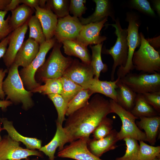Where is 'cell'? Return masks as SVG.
<instances>
[{
	"label": "cell",
	"instance_id": "11",
	"mask_svg": "<svg viewBox=\"0 0 160 160\" xmlns=\"http://www.w3.org/2000/svg\"><path fill=\"white\" fill-rule=\"evenodd\" d=\"M83 26L79 18L69 15L59 18L54 37L61 43L65 40H76Z\"/></svg>",
	"mask_w": 160,
	"mask_h": 160
},
{
	"label": "cell",
	"instance_id": "17",
	"mask_svg": "<svg viewBox=\"0 0 160 160\" xmlns=\"http://www.w3.org/2000/svg\"><path fill=\"white\" fill-rule=\"evenodd\" d=\"M35 9V15L40 22L46 41L51 39L54 37L58 17L49 8L37 6Z\"/></svg>",
	"mask_w": 160,
	"mask_h": 160
},
{
	"label": "cell",
	"instance_id": "43",
	"mask_svg": "<svg viewBox=\"0 0 160 160\" xmlns=\"http://www.w3.org/2000/svg\"><path fill=\"white\" fill-rule=\"evenodd\" d=\"M8 72V69L4 70L0 68V98L1 100H4L5 96V94L3 89V80L6 74Z\"/></svg>",
	"mask_w": 160,
	"mask_h": 160
},
{
	"label": "cell",
	"instance_id": "22",
	"mask_svg": "<svg viewBox=\"0 0 160 160\" xmlns=\"http://www.w3.org/2000/svg\"><path fill=\"white\" fill-rule=\"evenodd\" d=\"M139 121H137L136 125L140 129H143L146 138V141L152 145L156 141L160 126V116H157L151 117H142Z\"/></svg>",
	"mask_w": 160,
	"mask_h": 160
},
{
	"label": "cell",
	"instance_id": "1",
	"mask_svg": "<svg viewBox=\"0 0 160 160\" xmlns=\"http://www.w3.org/2000/svg\"><path fill=\"white\" fill-rule=\"evenodd\" d=\"M112 113L109 100L99 94L69 115L63 127L65 143L89 136L100 122Z\"/></svg>",
	"mask_w": 160,
	"mask_h": 160
},
{
	"label": "cell",
	"instance_id": "50",
	"mask_svg": "<svg viewBox=\"0 0 160 160\" xmlns=\"http://www.w3.org/2000/svg\"><path fill=\"white\" fill-rule=\"evenodd\" d=\"M1 124H0V132H1L3 130H4L3 128L2 127V128L1 127ZM2 139V138L1 137V135H0V141Z\"/></svg>",
	"mask_w": 160,
	"mask_h": 160
},
{
	"label": "cell",
	"instance_id": "27",
	"mask_svg": "<svg viewBox=\"0 0 160 160\" xmlns=\"http://www.w3.org/2000/svg\"><path fill=\"white\" fill-rule=\"evenodd\" d=\"M130 112L137 119L142 117H151L159 115L142 94H137L134 106Z\"/></svg>",
	"mask_w": 160,
	"mask_h": 160
},
{
	"label": "cell",
	"instance_id": "10",
	"mask_svg": "<svg viewBox=\"0 0 160 160\" xmlns=\"http://www.w3.org/2000/svg\"><path fill=\"white\" fill-rule=\"evenodd\" d=\"M20 144L8 135L4 136L0 141V160H21L31 156L43 157L41 152L24 148Z\"/></svg>",
	"mask_w": 160,
	"mask_h": 160
},
{
	"label": "cell",
	"instance_id": "20",
	"mask_svg": "<svg viewBox=\"0 0 160 160\" xmlns=\"http://www.w3.org/2000/svg\"><path fill=\"white\" fill-rule=\"evenodd\" d=\"M1 123L3 124V128L8 133V135L12 140L17 142L23 143L26 148L32 150H39L42 147V141L35 138L26 137L21 135L14 127L12 122L6 118L0 119Z\"/></svg>",
	"mask_w": 160,
	"mask_h": 160
},
{
	"label": "cell",
	"instance_id": "5",
	"mask_svg": "<svg viewBox=\"0 0 160 160\" xmlns=\"http://www.w3.org/2000/svg\"><path fill=\"white\" fill-rule=\"evenodd\" d=\"M115 24L110 25L115 29V33L117 37L115 44L109 49H103V53L110 55L113 59V63L111 73V81L114 80V75L118 67H124L126 63L128 55L127 29H123L118 18L115 20Z\"/></svg>",
	"mask_w": 160,
	"mask_h": 160
},
{
	"label": "cell",
	"instance_id": "35",
	"mask_svg": "<svg viewBox=\"0 0 160 160\" xmlns=\"http://www.w3.org/2000/svg\"><path fill=\"white\" fill-rule=\"evenodd\" d=\"M47 96L53 103L57 112L58 117L56 122L62 125L66 120L65 116L68 103L60 94H51Z\"/></svg>",
	"mask_w": 160,
	"mask_h": 160
},
{
	"label": "cell",
	"instance_id": "37",
	"mask_svg": "<svg viewBox=\"0 0 160 160\" xmlns=\"http://www.w3.org/2000/svg\"><path fill=\"white\" fill-rule=\"evenodd\" d=\"M113 120L106 117L102 121L92 133L93 138L99 140L108 135L113 129Z\"/></svg>",
	"mask_w": 160,
	"mask_h": 160
},
{
	"label": "cell",
	"instance_id": "6",
	"mask_svg": "<svg viewBox=\"0 0 160 160\" xmlns=\"http://www.w3.org/2000/svg\"><path fill=\"white\" fill-rule=\"evenodd\" d=\"M126 20L128 23L127 41L128 53L127 60L124 67H119L117 71L118 78H122L134 69L132 59L135 49L140 46L141 37L138 32L140 25L138 16L135 13L128 12L126 14Z\"/></svg>",
	"mask_w": 160,
	"mask_h": 160
},
{
	"label": "cell",
	"instance_id": "45",
	"mask_svg": "<svg viewBox=\"0 0 160 160\" xmlns=\"http://www.w3.org/2000/svg\"><path fill=\"white\" fill-rule=\"evenodd\" d=\"M21 3V0H11L10 2L6 6L4 11L8 12L15 9Z\"/></svg>",
	"mask_w": 160,
	"mask_h": 160
},
{
	"label": "cell",
	"instance_id": "38",
	"mask_svg": "<svg viewBox=\"0 0 160 160\" xmlns=\"http://www.w3.org/2000/svg\"><path fill=\"white\" fill-rule=\"evenodd\" d=\"M7 12L0 11V41L4 39L13 31L9 23L10 16L9 15L6 20L4 18Z\"/></svg>",
	"mask_w": 160,
	"mask_h": 160
},
{
	"label": "cell",
	"instance_id": "32",
	"mask_svg": "<svg viewBox=\"0 0 160 160\" xmlns=\"http://www.w3.org/2000/svg\"><path fill=\"white\" fill-rule=\"evenodd\" d=\"M62 86L60 95L68 103L83 88L69 79L62 76L59 78Z\"/></svg>",
	"mask_w": 160,
	"mask_h": 160
},
{
	"label": "cell",
	"instance_id": "47",
	"mask_svg": "<svg viewBox=\"0 0 160 160\" xmlns=\"http://www.w3.org/2000/svg\"><path fill=\"white\" fill-rule=\"evenodd\" d=\"M12 103L9 100H0V108L3 111L5 110L8 107L12 105Z\"/></svg>",
	"mask_w": 160,
	"mask_h": 160
},
{
	"label": "cell",
	"instance_id": "3",
	"mask_svg": "<svg viewBox=\"0 0 160 160\" xmlns=\"http://www.w3.org/2000/svg\"><path fill=\"white\" fill-rule=\"evenodd\" d=\"M140 35L141 44L138 49L134 52L132 59L134 69L149 74L160 73L159 52L150 45L142 33Z\"/></svg>",
	"mask_w": 160,
	"mask_h": 160
},
{
	"label": "cell",
	"instance_id": "36",
	"mask_svg": "<svg viewBox=\"0 0 160 160\" xmlns=\"http://www.w3.org/2000/svg\"><path fill=\"white\" fill-rule=\"evenodd\" d=\"M123 140L126 145L125 153L123 156L116 158L115 160H136L139 149L137 140L131 137H126Z\"/></svg>",
	"mask_w": 160,
	"mask_h": 160
},
{
	"label": "cell",
	"instance_id": "23",
	"mask_svg": "<svg viewBox=\"0 0 160 160\" xmlns=\"http://www.w3.org/2000/svg\"><path fill=\"white\" fill-rule=\"evenodd\" d=\"M57 129L55 134L52 140L47 144L41 147L39 150L47 156L49 160H55L56 150H62L65 144V135L62 125L56 122Z\"/></svg>",
	"mask_w": 160,
	"mask_h": 160
},
{
	"label": "cell",
	"instance_id": "7",
	"mask_svg": "<svg viewBox=\"0 0 160 160\" xmlns=\"http://www.w3.org/2000/svg\"><path fill=\"white\" fill-rule=\"evenodd\" d=\"M56 41V39L54 37L40 45L38 53L31 64L27 67L23 68L19 72L26 90L31 91L41 85L36 80L35 74L44 63L47 54L53 47Z\"/></svg>",
	"mask_w": 160,
	"mask_h": 160
},
{
	"label": "cell",
	"instance_id": "16",
	"mask_svg": "<svg viewBox=\"0 0 160 160\" xmlns=\"http://www.w3.org/2000/svg\"><path fill=\"white\" fill-rule=\"evenodd\" d=\"M117 133V131L114 129L108 135L101 139L90 138L87 142L88 149L94 155L100 158L105 153L114 150L117 147L116 143L119 141Z\"/></svg>",
	"mask_w": 160,
	"mask_h": 160
},
{
	"label": "cell",
	"instance_id": "42",
	"mask_svg": "<svg viewBox=\"0 0 160 160\" xmlns=\"http://www.w3.org/2000/svg\"><path fill=\"white\" fill-rule=\"evenodd\" d=\"M10 33L0 42V59L4 55L10 39Z\"/></svg>",
	"mask_w": 160,
	"mask_h": 160
},
{
	"label": "cell",
	"instance_id": "31",
	"mask_svg": "<svg viewBox=\"0 0 160 160\" xmlns=\"http://www.w3.org/2000/svg\"><path fill=\"white\" fill-rule=\"evenodd\" d=\"M29 28V38L34 39L40 45L46 41L40 22L35 15H32L27 22Z\"/></svg>",
	"mask_w": 160,
	"mask_h": 160
},
{
	"label": "cell",
	"instance_id": "19",
	"mask_svg": "<svg viewBox=\"0 0 160 160\" xmlns=\"http://www.w3.org/2000/svg\"><path fill=\"white\" fill-rule=\"evenodd\" d=\"M96 7L94 12L86 18H79L83 25L101 21L110 16L115 21L114 10L111 1L108 0H94Z\"/></svg>",
	"mask_w": 160,
	"mask_h": 160
},
{
	"label": "cell",
	"instance_id": "4",
	"mask_svg": "<svg viewBox=\"0 0 160 160\" xmlns=\"http://www.w3.org/2000/svg\"><path fill=\"white\" fill-rule=\"evenodd\" d=\"M62 45L56 41L49 57L37 71L39 80L61 77L72 63L73 59L63 55L60 50Z\"/></svg>",
	"mask_w": 160,
	"mask_h": 160
},
{
	"label": "cell",
	"instance_id": "39",
	"mask_svg": "<svg viewBox=\"0 0 160 160\" xmlns=\"http://www.w3.org/2000/svg\"><path fill=\"white\" fill-rule=\"evenodd\" d=\"M85 0H71L69 6V13L74 17L79 18L85 13L87 8L85 4Z\"/></svg>",
	"mask_w": 160,
	"mask_h": 160
},
{
	"label": "cell",
	"instance_id": "49",
	"mask_svg": "<svg viewBox=\"0 0 160 160\" xmlns=\"http://www.w3.org/2000/svg\"><path fill=\"white\" fill-rule=\"evenodd\" d=\"M154 8L157 12L158 15H160V1L159 0H154L153 1Z\"/></svg>",
	"mask_w": 160,
	"mask_h": 160
},
{
	"label": "cell",
	"instance_id": "29",
	"mask_svg": "<svg viewBox=\"0 0 160 160\" xmlns=\"http://www.w3.org/2000/svg\"><path fill=\"white\" fill-rule=\"evenodd\" d=\"M92 95L88 89H82L68 103L65 116L70 115L84 106Z\"/></svg>",
	"mask_w": 160,
	"mask_h": 160
},
{
	"label": "cell",
	"instance_id": "8",
	"mask_svg": "<svg viewBox=\"0 0 160 160\" xmlns=\"http://www.w3.org/2000/svg\"><path fill=\"white\" fill-rule=\"evenodd\" d=\"M109 100L112 113L116 114L122 122L121 129L117 133L119 140L126 137H131L139 141H146L145 133L140 130L135 123V120L137 118L115 101L111 99Z\"/></svg>",
	"mask_w": 160,
	"mask_h": 160
},
{
	"label": "cell",
	"instance_id": "46",
	"mask_svg": "<svg viewBox=\"0 0 160 160\" xmlns=\"http://www.w3.org/2000/svg\"><path fill=\"white\" fill-rule=\"evenodd\" d=\"M146 39L150 45L153 48H159L160 46L159 36L153 38H149Z\"/></svg>",
	"mask_w": 160,
	"mask_h": 160
},
{
	"label": "cell",
	"instance_id": "33",
	"mask_svg": "<svg viewBox=\"0 0 160 160\" xmlns=\"http://www.w3.org/2000/svg\"><path fill=\"white\" fill-rule=\"evenodd\" d=\"M70 0H47L45 8H49L59 18L68 15Z\"/></svg>",
	"mask_w": 160,
	"mask_h": 160
},
{
	"label": "cell",
	"instance_id": "25",
	"mask_svg": "<svg viewBox=\"0 0 160 160\" xmlns=\"http://www.w3.org/2000/svg\"><path fill=\"white\" fill-rule=\"evenodd\" d=\"M116 103L126 110L130 112L133 108L137 93L119 80L117 82Z\"/></svg>",
	"mask_w": 160,
	"mask_h": 160
},
{
	"label": "cell",
	"instance_id": "21",
	"mask_svg": "<svg viewBox=\"0 0 160 160\" xmlns=\"http://www.w3.org/2000/svg\"><path fill=\"white\" fill-rule=\"evenodd\" d=\"M119 79L117 78L116 80L108 81L94 78L89 83L87 89L92 95L95 93L101 94L116 102L117 83Z\"/></svg>",
	"mask_w": 160,
	"mask_h": 160
},
{
	"label": "cell",
	"instance_id": "14",
	"mask_svg": "<svg viewBox=\"0 0 160 160\" xmlns=\"http://www.w3.org/2000/svg\"><path fill=\"white\" fill-rule=\"evenodd\" d=\"M108 17L102 21L83 25L79 36L76 40L84 46L100 44L106 39L107 37L100 35V31L105 26Z\"/></svg>",
	"mask_w": 160,
	"mask_h": 160
},
{
	"label": "cell",
	"instance_id": "30",
	"mask_svg": "<svg viewBox=\"0 0 160 160\" xmlns=\"http://www.w3.org/2000/svg\"><path fill=\"white\" fill-rule=\"evenodd\" d=\"M42 81L44 83V85H41L31 92L47 95L51 94H61L62 86L59 78L47 79Z\"/></svg>",
	"mask_w": 160,
	"mask_h": 160
},
{
	"label": "cell",
	"instance_id": "26",
	"mask_svg": "<svg viewBox=\"0 0 160 160\" xmlns=\"http://www.w3.org/2000/svg\"><path fill=\"white\" fill-rule=\"evenodd\" d=\"M11 12L12 15L9 23L13 31L27 22L32 16L34 11L28 6L22 4Z\"/></svg>",
	"mask_w": 160,
	"mask_h": 160
},
{
	"label": "cell",
	"instance_id": "52",
	"mask_svg": "<svg viewBox=\"0 0 160 160\" xmlns=\"http://www.w3.org/2000/svg\"><path fill=\"white\" fill-rule=\"evenodd\" d=\"M31 160H39L37 158L33 159H32Z\"/></svg>",
	"mask_w": 160,
	"mask_h": 160
},
{
	"label": "cell",
	"instance_id": "40",
	"mask_svg": "<svg viewBox=\"0 0 160 160\" xmlns=\"http://www.w3.org/2000/svg\"><path fill=\"white\" fill-rule=\"evenodd\" d=\"M130 5L140 12L152 17H154L155 14L151 7L149 2L146 0H132L130 1Z\"/></svg>",
	"mask_w": 160,
	"mask_h": 160
},
{
	"label": "cell",
	"instance_id": "13",
	"mask_svg": "<svg viewBox=\"0 0 160 160\" xmlns=\"http://www.w3.org/2000/svg\"><path fill=\"white\" fill-rule=\"evenodd\" d=\"M90 138L83 137L70 143L58 151L57 156L76 160H103L92 154L87 146Z\"/></svg>",
	"mask_w": 160,
	"mask_h": 160
},
{
	"label": "cell",
	"instance_id": "28",
	"mask_svg": "<svg viewBox=\"0 0 160 160\" xmlns=\"http://www.w3.org/2000/svg\"><path fill=\"white\" fill-rule=\"evenodd\" d=\"M103 43L94 46H90L92 51L90 64L93 70L94 78L99 79L101 72H106L108 70L107 65L104 63L101 58Z\"/></svg>",
	"mask_w": 160,
	"mask_h": 160
},
{
	"label": "cell",
	"instance_id": "53",
	"mask_svg": "<svg viewBox=\"0 0 160 160\" xmlns=\"http://www.w3.org/2000/svg\"><path fill=\"white\" fill-rule=\"evenodd\" d=\"M24 160H30L29 158L28 157L25 159Z\"/></svg>",
	"mask_w": 160,
	"mask_h": 160
},
{
	"label": "cell",
	"instance_id": "48",
	"mask_svg": "<svg viewBox=\"0 0 160 160\" xmlns=\"http://www.w3.org/2000/svg\"><path fill=\"white\" fill-rule=\"evenodd\" d=\"M10 1L11 0H0V11H4L6 6Z\"/></svg>",
	"mask_w": 160,
	"mask_h": 160
},
{
	"label": "cell",
	"instance_id": "2",
	"mask_svg": "<svg viewBox=\"0 0 160 160\" xmlns=\"http://www.w3.org/2000/svg\"><path fill=\"white\" fill-rule=\"evenodd\" d=\"M18 66L14 63L8 69V74L3 82V89L7 95L6 100L12 103L22 104V108L27 111L34 105L32 93L25 88L20 76Z\"/></svg>",
	"mask_w": 160,
	"mask_h": 160
},
{
	"label": "cell",
	"instance_id": "51",
	"mask_svg": "<svg viewBox=\"0 0 160 160\" xmlns=\"http://www.w3.org/2000/svg\"><path fill=\"white\" fill-rule=\"evenodd\" d=\"M152 160H160V157H156L154 158Z\"/></svg>",
	"mask_w": 160,
	"mask_h": 160
},
{
	"label": "cell",
	"instance_id": "9",
	"mask_svg": "<svg viewBox=\"0 0 160 160\" xmlns=\"http://www.w3.org/2000/svg\"><path fill=\"white\" fill-rule=\"evenodd\" d=\"M119 81L137 94L160 91V73H130Z\"/></svg>",
	"mask_w": 160,
	"mask_h": 160
},
{
	"label": "cell",
	"instance_id": "41",
	"mask_svg": "<svg viewBox=\"0 0 160 160\" xmlns=\"http://www.w3.org/2000/svg\"><path fill=\"white\" fill-rule=\"evenodd\" d=\"M147 102L159 114L160 113V91L143 94Z\"/></svg>",
	"mask_w": 160,
	"mask_h": 160
},
{
	"label": "cell",
	"instance_id": "18",
	"mask_svg": "<svg viewBox=\"0 0 160 160\" xmlns=\"http://www.w3.org/2000/svg\"><path fill=\"white\" fill-rule=\"evenodd\" d=\"M40 45L34 39L28 38L24 41L17 52L14 63L25 68L28 66L37 55Z\"/></svg>",
	"mask_w": 160,
	"mask_h": 160
},
{
	"label": "cell",
	"instance_id": "12",
	"mask_svg": "<svg viewBox=\"0 0 160 160\" xmlns=\"http://www.w3.org/2000/svg\"><path fill=\"white\" fill-rule=\"evenodd\" d=\"M94 76L93 69L90 64L80 62L75 59L65 70L63 76L70 79L83 89H87Z\"/></svg>",
	"mask_w": 160,
	"mask_h": 160
},
{
	"label": "cell",
	"instance_id": "34",
	"mask_svg": "<svg viewBox=\"0 0 160 160\" xmlns=\"http://www.w3.org/2000/svg\"><path fill=\"white\" fill-rule=\"evenodd\" d=\"M139 149L136 160H152L160 157V146L149 145L143 141H139Z\"/></svg>",
	"mask_w": 160,
	"mask_h": 160
},
{
	"label": "cell",
	"instance_id": "44",
	"mask_svg": "<svg viewBox=\"0 0 160 160\" xmlns=\"http://www.w3.org/2000/svg\"><path fill=\"white\" fill-rule=\"evenodd\" d=\"M21 3L25 5L35 12V8L40 4L41 0H21Z\"/></svg>",
	"mask_w": 160,
	"mask_h": 160
},
{
	"label": "cell",
	"instance_id": "24",
	"mask_svg": "<svg viewBox=\"0 0 160 160\" xmlns=\"http://www.w3.org/2000/svg\"><path fill=\"white\" fill-rule=\"evenodd\" d=\"M64 53L69 56L79 58L82 62L87 64H90L91 56L87 47L76 40H65L62 41Z\"/></svg>",
	"mask_w": 160,
	"mask_h": 160
},
{
	"label": "cell",
	"instance_id": "15",
	"mask_svg": "<svg viewBox=\"0 0 160 160\" xmlns=\"http://www.w3.org/2000/svg\"><path fill=\"white\" fill-rule=\"evenodd\" d=\"M27 22L13 31L10 34L8 47L2 57L3 61L8 69L14 63L15 56L24 42L28 28Z\"/></svg>",
	"mask_w": 160,
	"mask_h": 160
}]
</instances>
